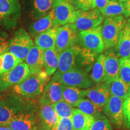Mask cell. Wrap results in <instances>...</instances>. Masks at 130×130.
<instances>
[{
    "label": "cell",
    "mask_w": 130,
    "mask_h": 130,
    "mask_svg": "<svg viewBox=\"0 0 130 130\" xmlns=\"http://www.w3.org/2000/svg\"><path fill=\"white\" fill-rule=\"evenodd\" d=\"M57 130H75L71 118H60Z\"/></svg>",
    "instance_id": "cell-36"
},
{
    "label": "cell",
    "mask_w": 130,
    "mask_h": 130,
    "mask_svg": "<svg viewBox=\"0 0 130 130\" xmlns=\"http://www.w3.org/2000/svg\"><path fill=\"white\" fill-rule=\"evenodd\" d=\"M39 108L35 104L13 118L6 126L13 130H41L38 116Z\"/></svg>",
    "instance_id": "cell-7"
},
{
    "label": "cell",
    "mask_w": 130,
    "mask_h": 130,
    "mask_svg": "<svg viewBox=\"0 0 130 130\" xmlns=\"http://www.w3.org/2000/svg\"><path fill=\"white\" fill-rule=\"evenodd\" d=\"M123 117L125 126L130 129V95L123 101Z\"/></svg>",
    "instance_id": "cell-35"
},
{
    "label": "cell",
    "mask_w": 130,
    "mask_h": 130,
    "mask_svg": "<svg viewBox=\"0 0 130 130\" xmlns=\"http://www.w3.org/2000/svg\"><path fill=\"white\" fill-rule=\"evenodd\" d=\"M58 54L56 49H50L43 52L44 69L49 77L56 73L58 65Z\"/></svg>",
    "instance_id": "cell-26"
},
{
    "label": "cell",
    "mask_w": 130,
    "mask_h": 130,
    "mask_svg": "<svg viewBox=\"0 0 130 130\" xmlns=\"http://www.w3.org/2000/svg\"><path fill=\"white\" fill-rule=\"evenodd\" d=\"M111 1H117L118 0H111Z\"/></svg>",
    "instance_id": "cell-42"
},
{
    "label": "cell",
    "mask_w": 130,
    "mask_h": 130,
    "mask_svg": "<svg viewBox=\"0 0 130 130\" xmlns=\"http://www.w3.org/2000/svg\"><path fill=\"white\" fill-rule=\"evenodd\" d=\"M104 54L105 80L110 81L119 77V57L113 48L107 50Z\"/></svg>",
    "instance_id": "cell-18"
},
{
    "label": "cell",
    "mask_w": 130,
    "mask_h": 130,
    "mask_svg": "<svg viewBox=\"0 0 130 130\" xmlns=\"http://www.w3.org/2000/svg\"><path fill=\"white\" fill-rule=\"evenodd\" d=\"M31 74L28 65L23 61L19 63L13 69L0 76V93L20 83Z\"/></svg>",
    "instance_id": "cell-10"
},
{
    "label": "cell",
    "mask_w": 130,
    "mask_h": 130,
    "mask_svg": "<svg viewBox=\"0 0 130 130\" xmlns=\"http://www.w3.org/2000/svg\"><path fill=\"white\" fill-rule=\"evenodd\" d=\"M85 89L63 85V100L69 104L72 107H75L79 101L85 97Z\"/></svg>",
    "instance_id": "cell-25"
},
{
    "label": "cell",
    "mask_w": 130,
    "mask_h": 130,
    "mask_svg": "<svg viewBox=\"0 0 130 130\" xmlns=\"http://www.w3.org/2000/svg\"><path fill=\"white\" fill-rule=\"evenodd\" d=\"M104 17L96 8L87 11L79 10L74 24L78 31L88 30L101 25Z\"/></svg>",
    "instance_id": "cell-12"
},
{
    "label": "cell",
    "mask_w": 130,
    "mask_h": 130,
    "mask_svg": "<svg viewBox=\"0 0 130 130\" xmlns=\"http://www.w3.org/2000/svg\"><path fill=\"white\" fill-rule=\"evenodd\" d=\"M48 81L49 76L45 71L31 74L20 83L13 87V93L25 100H35L42 95Z\"/></svg>",
    "instance_id": "cell-1"
},
{
    "label": "cell",
    "mask_w": 130,
    "mask_h": 130,
    "mask_svg": "<svg viewBox=\"0 0 130 130\" xmlns=\"http://www.w3.org/2000/svg\"><path fill=\"white\" fill-rule=\"evenodd\" d=\"M63 85L58 81H49L39 99L40 104H53L63 100Z\"/></svg>",
    "instance_id": "cell-15"
},
{
    "label": "cell",
    "mask_w": 130,
    "mask_h": 130,
    "mask_svg": "<svg viewBox=\"0 0 130 130\" xmlns=\"http://www.w3.org/2000/svg\"><path fill=\"white\" fill-rule=\"evenodd\" d=\"M123 3H124L126 10H127L128 18H130V0H126L125 2Z\"/></svg>",
    "instance_id": "cell-39"
},
{
    "label": "cell",
    "mask_w": 130,
    "mask_h": 130,
    "mask_svg": "<svg viewBox=\"0 0 130 130\" xmlns=\"http://www.w3.org/2000/svg\"><path fill=\"white\" fill-rule=\"evenodd\" d=\"M100 12L104 18L118 15H123L126 18H128V12L124 3L117 1H110L106 7L100 10Z\"/></svg>",
    "instance_id": "cell-28"
},
{
    "label": "cell",
    "mask_w": 130,
    "mask_h": 130,
    "mask_svg": "<svg viewBox=\"0 0 130 130\" xmlns=\"http://www.w3.org/2000/svg\"><path fill=\"white\" fill-rule=\"evenodd\" d=\"M95 119L94 117L83 113L78 108L73 109L71 120L75 130H89Z\"/></svg>",
    "instance_id": "cell-24"
},
{
    "label": "cell",
    "mask_w": 130,
    "mask_h": 130,
    "mask_svg": "<svg viewBox=\"0 0 130 130\" xmlns=\"http://www.w3.org/2000/svg\"><path fill=\"white\" fill-rule=\"evenodd\" d=\"M85 96L101 108L106 104L110 96L107 81L98 83L90 88L85 89Z\"/></svg>",
    "instance_id": "cell-16"
},
{
    "label": "cell",
    "mask_w": 130,
    "mask_h": 130,
    "mask_svg": "<svg viewBox=\"0 0 130 130\" xmlns=\"http://www.w3.org/2000/svg\"><path fill=\"white\" fill-rule=\"evenodd\" d=\"M101 28V25L96 28L79 32V46L96 57H98L105 50Z\"/></svg>",
    "instance_id": "cell-6"
},
{
    "label": "cell",
    "mask_w": 130,
    "mask_h": 130,
    "mask_svg": "<svg viewBox=\"0 0 130 130\" xmlns=\"http://www.w3.org/2000/svg\"><path fill=\"white\" fill-rule=\"evenodd\" d=\"M38 116L41 130H57L60 118L51 104H40Z\"/></svg>",
    "instance_id": "cell-14"
},
{
    "label": "cell",
    "mask_w": 130,
    "mask_h": 130,
    "mask_svg": "<svg viewBox=\"0 0 130 130\" xmlns=\"http://www.w3.org/2000/svg\"><path fill=\"white\" fill-rule=\"evenodd\" d=\"M58 27L51 28L42 32L35 38V45L45 51L56 48V36Z\"/></svg>",
    "instance_id": "cell-21"
},
{
    "label": "cell",
    "mask_w": 130,
    "mask_h": 130,
    "mask_svg": "<svg viewBox=\"0 0 130 130\" xmlns=\"http://www.w3.org/2000/svg\"><path fill=\"white\" fill-rule=\"evenodd\" d=\"M35 104L14 93L0 96V126H7L16 115Z\"/></svg>",
    "instance_id": "cell-2"
},
{
    "label": "cell",
    "mask_w": 130,
    "mask_h": 130,
    "mask_svg": "<svg viewBox=\"0 0 130 130\" xmlns=\"http://www.w3.org/2000/svg\"><path fill=\"white\" fill-rule=\"evenodd\" d=\"M126 0H119V2L120 3H125Z\"/></svg>",
    "instance_id": "cell-41"
},
{
    "label": "cell",
    "mask_w": 130,
    "mask_h": 130,
    "mask_svg": "<svg viewBox=\"0 0 130 130\" xmlns=\"http://www.w3.org/2000/svg\"><path fill=\"white\" fill-rule=\"evenodd\" d=\"M75 107L83 113L94 117L95 119L102 115L101 113L103 108L95 104L89 99L84 98L79 101Z\"/></svg>",
    "instance_id": "cell-30"
},
{
    "label": "cell",
    "mask_w": 130,
    "mask_h": 130,
    "mask_svg": "<svg viewBox=\"0 0 130 130\" xmlns=\"http://www.w3.org/2000/svg\"><path fill=\"white\" fill-rule=\"evenodd\" d=\"M22 62L9 52L0 55V76L4 73L10 71Z\"/></svg>",
    "instance_id": "cell-29"
},
{
    "label": "cell",
    "mask_w": 130,
    "mask_h": 130,
    "mask_svg": "<svg viewBox=\"0 0 130 130\" xmlns=\"http://www.w3.org/2000/svg\"><path fill=\"white\" fill-rule=\"evenodd\" d=\"M53 9L57 27L74 24L79 10L76 9L71 0H56Z\"/></svg>",
    "instance_id": "cell-9"
},
{
    "label": "cell",
    "mask_w": 130,
    "mask_h": 130,
    "mask_svg": "<svg viewBox=\"0 0 130 130\" xmlns=\"http://www.w3.org/2000/svg\"><path fill=\"white\" fill-rule=\"evenodd\" d=\"M77 10L87 11L95 9V0H71Z\"/></svg>",
    "instance_id": "cell-34"
},
{
    "label": "cell",
    "mask_w": 130,
    "mask_h": 130,
    "mask_svg": "<svg viewBox=\"0 0 130 130\" xmlns=\"http://www.w3.org/2000/svg\"><path fill=\"white\" fill-rule=\"evenodd\" d=\"M56 0H31V16L34 21L41 18L53 9Z\"/></svg>",
    "instance_id": "cell-22"
},
{
    "label": "cell",
    "mask_w": 130,
    "mask_h": 130,
    "mask_svg": "<svg viewBox=\"0 0 130 130\" xmlns=\"http://www.w3.org/2000/svg\"><path fill=\"white\" fill-rule=\"evenodd\" d=\"M57 27L54 21V12L52 9L50 12L32 22L28 27V32L31 37L35 38L42 32L51 28Z\"/></svg>",
    "instance_id": "cell-17"
},
{
    "label": "cell",
    "mask_w": 130,
    "mask_h": 130,
    "mask_svg": "<svg viewBox=\"0 0 130 130\" xmlns=\"http://www.w3.org/2000/svg\"><path fill=\"white\" fill-rule=\"evenodd\" d=\"M104 60V54H101L98 57L92 66L89 77L94 83L98 84L106 81L105 74Z\"/></svg>",
    "instance_id": "cell-27"
},
{
    "label": "cell",
    "mask_w": 130,
    "mask_h": 130,
    "mask_svg": "<svg viewBox=\"0 0 130 130\" xmlns=\"http://www.w3.org/2000/svg\"><path fill=\"white\" fill-rule=\"evenodd\" d=\"M115 51L119 58H130V20L128 19L116 45Z\"/></svg>",
    "instance_id": "cell-20"
},
{
    "label": "cell",
    "mask_w": 130,
    "mask_h": 130,
    "mask_svg": "<svg viewBox=\"0 0 130 130\" xmlns=\"http://www.w3.org/2000/svg\"><path fill=\"white\" fill-rule=\"evenodd\" d=\"M59 118H71L74 108L72 105L61 100L60 101L51 104Z\"/></svg>",
    "instance_id": "cell-31"
},
{
    "label": "cell",
    "mask_w": 130,
    "mask_h": 130,
    "mask_svg": "<svg viewBox=\"0 0 130 130\" xmlns=\"http://www.w3.org/2000/svg\"><path fill=\"white\" fill-rule=\"evenodd\" d=\"M7 36L3 32H0V55L7 51L8 47Z\"/></svg>",
    "instance_id": "cell-37"
},
{
    "label": "cell",
    "mask_w": 130,
    "mask_h": 130,
    "mask_svg": "<svg viewBox=\"0 0 130 130\" xmlns=\"http://www.w3.org/2000/svg\"><path fill=\"white\" fill-rule=\"evenodd\" d=\"M119 78L130 84V58H119Z\"/></svg>",
    "instance_id": "cell-32"
},
{
    "label": "cell",
    "mask_w": 130,
    "mask_h": 130,
    "mask_svg": "<svg viewBox=\"0 0 130 130\" xmlns=\"http://www.w3.org/2000/svg\"><path fill=\"white\" fill-rule=\"evenodd\" d=\"M21 16L20 0H0V25L13 29Z\"/></svg>",
    "instance_id": "cell-8"
},
{
    "label": "cell",
    "mask_w": 130,
    "mask_h": 130,
    "mask_svg": "<svg viewBox=\"0 0 130 130\" xmlns=\"http://www.w3.org/2000/svg\"><path fill=\"white\" fill-rule=\"evenodd\" d=\"M34 45L35 43L29 32L25 29L21 28L9 40L6 52H9L23 61Z\"/></svg>",
    "instance_id": "cell-5"
},
{
    "label": "cell",
    "mask_w": 130,
    "mask_h": 130,
    "mask_svg": "<svg viewBox=\"0 0 130 130\" xmlns=\"http://www.w3.org/2000/svg\"><path fill=\"white\" fill-rule=\"evenodd\" d=\"M78 35L79 32L74 24L58 27L55 48L58 54L70 47L78 45Z\"/></svg>",
    "instance_id": "cell-11"
},
{
    "label": "cell",
    "mask_w": 130,
    "mask_h": 130,
    "mask_svg": "<svg viewBox=\"0 0 130 130\" xmlns=\"http://www.w3.org/2000/svg\"><path fill=\"white\" fill-rule=\"evenodd\" d=\"M110 95L116 96L125 101L130 95V84L126 83L120 78L107 81Z\"/></svg>",
    "instance_id": "cell-23"
},
{
    "label": "cell",
    "mask_w": 130,
    "mask_h": 130,
    "mask_svg": "<svg viewBox=\"0 0 130 130\" xmlns=\"http://www.w3.org/2000/svg\"><path fill=\"white\" fill-rule=\"evenodd\" d=\"M123 101L120 98L110 95L108 102L102 108V111L107 118L118 128H121L123 122Z\"/></svg>",
    "instance_id": "cell-13"
},
{
    "label": "cell",
    "mask_w": 130,
    "mask_h": 130,
    "mask_svg": "<svg viewBox=\"0 0 130 130\" xmlns=\"http://www.w3.org/2000/svg\"><path fill=\"white\" fill-rule=\"evenodd\" d=\"M89 130H113L108 119L101 115L95 118V121Z\"/></svg>",
    "instance_id": "cell-33"
},
{
    "label": "cell",
    "mask_w": 130,
    "mask_h": 130,
    "mask_svg": "<svg viewBox=\"0 0 130 130\" xmlns=\"http://www.w3.org/2000/svg\"><path fill=\"white\" fill-rule=\"evenodd\" d=\"M52 79L64 86L81 89L90 88L95 84L89 77L88 72L77 68H74L63 73L56 72Z\"/></svg>",
    "instance_id": "cell-4"
},
{
    "label": "cell",
    "mask_w": 130,
    "mask_h": 130,
    "mask_svg": "<svg viewBox=\"0 0 130 130\" xmlns=\"http://www.w3.org/2000/svg\"><path fill=\"white\" fill-rule=\"evenodd\" d=\"M0 130H13L9 126H0Z\"/></svg>",
    "instance_id": "cell-40"
},
{
    "label": "cell",
    "mask_w": 130,
    "mask_h": 130,
    "mask_svg": "<svg viewBox=\"0 0 130 130\" xmlns=\"http://www.w3.org/2000/svg\"><path fill=\"white\" fill-rule=\"evenodd\" d=\"M110 2V0H95V7L100 11L106 7Z\"/></svg>",
    "instance_id": "cell-38"
},
{
    "label": "cell",
    "mask_w": 130,
    "mask_h": 130,
    "mask_svg": "<svg viewBox=\"0 0 130 130\" xmlns=\"http://www.w3.org/2000/svg\"><path fill=\"white\" fill-rule=\"evenodd\" d=\"M126 23V18L123 15L108 17L104 19L101 25V31L105 50L116 46Z\"/></svg>",
    "instance_id": "cell-3"
},
{
    "label": "cell",
    "mask_w": 130,
    "mask_h": 130,
    "mask_svg": "<svg viewBox=\"0 0 130 130\" xmlns=\"http://www.w3.org/2000/svg\"><path fill=\"white\" fill-rule=\"evenodd\" d=\"M43 52L44 51L34 45L27 54L25 63L28 65L31 74L45 71Z\"/></svg>",
    "instance_id": "cell-19"
}]
</instances>
